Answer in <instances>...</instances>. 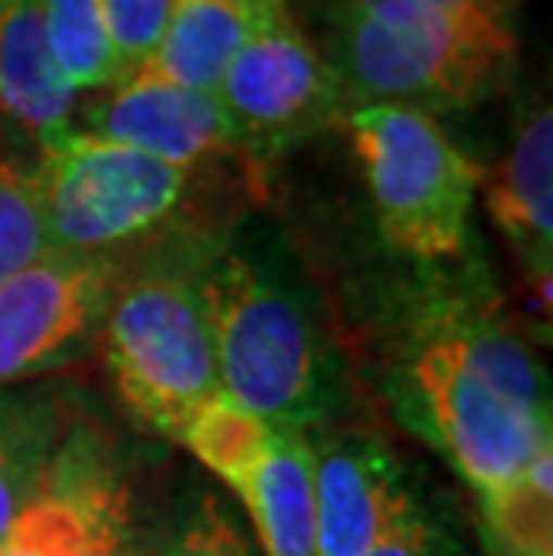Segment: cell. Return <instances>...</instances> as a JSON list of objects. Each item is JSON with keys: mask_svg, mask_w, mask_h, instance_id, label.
<instances>
[{"mask_svg": "<svg viewBox=\"0 0 553 556\" xmlns=\"http://www.w3.org/2000/svg\"><path fill=\"white\" fill-rule=\"evenodd\" d=\"M388 395L478 500L507 492L553 442L543 366L478 294H428L410 313Z\"/></svg>", "mask_w": 553, "mask_h": 556, "instance_id": "6da1fadb", "label": "cell"}, {"mask_svg": "<svg viewBox=\"0 0 553 556\" xmlns=\"http://www.w3.org/2000/svg\"><path fill=\"white\" fill-rule=\"evenodd\" d=\"M198 280L223 395L269 428H331L345 406V366L321 291L288 241L266 227L234 233L202 255Z\"/></svg>", "mask_w": 553, "mask_h": 556, "instance_id": "7a4b0ae2", "label": "cell"}, {"mask_svg": "<svg viewBox=\"0 0 553 556\" xmlns=\"http://www.w3.org/2000/svg\"><path fill=\"white\" fill-rule=\"evenodd\" d=\"M316 40L345 104H403L425 115L464 112L507 90L517 68V18L406 0H316Z\"/></svg>", "mask_w": 553, "mask_h": 556, "instance_id": "3957f363", "label": "cell"}, {"mask_svg": "<svg viewBox=\"0 0 553 556\" xmlns=\"http://www.w3.org/2000/svg\"><path fill=\"white\" fill-rule=\"evenodd\" d=\"M341 123L388 252L425 266L464 258L486 169L417 109L356 104Z\"/></svg>", "mask_w": 553, "mask_h": 556, "instance_id": "277c9868", "label": "cell"}, {"mask_svg": "<svg viewBox=\"0 0 553 556\" xmlns=\"http://www.w3.org/2000/svg\"><path fill=\"white\" fill-rule=\"evenodd\" d=\"M198 266L202 258L144 274L126 269L101 327L115 392L140 424L173 442L223 395Z\"/></svg>", "mask_w": 553, "mask_h": 556, "instance_id": "5b68a950", "label": "cell"}, {"mask_svg": "<svg viewBox=\"0 0 553 556\" xmlns=\"http://www.w3.org/2000/svg\"><path fill=\"white\" fill-rule=\"evenodd\" d=\"M40 219L51 252H126L191 208L205 169H187L68 126L37 148Z\"/></svg>", "mask_w": 553, "mask_h": 556, "instance_id": "8992f818", "label": "cell"}, {"mask_svg": "<svg viewBox=\"0 0 553 556\" xmlns=\"http://www.w3.org/2000/svg\"><path fill=\"white\" fill-rule=\"evenodd\" d=\"M216 98L252 173L259 162L305 144L349 112L335 68L299 26L291 4L259 18L241 51L230 58Z\"/></svg>", "mask_w": 553, "mask_h": 556, "instance_id": "52a82bcc", "label": "cell"}, {"mask_svg": "<svg viewBox=\"0 0 553 556\" xmlns=\"http://www.w3.org/2000/svg\"><path fill=\"white\" fill-rule=\"evenodd\" d=\"M129 258L43 252L0 283V388L79 363L101 341Z\"/></svg>", "mask_w": 553, "mask_h": 556, "instance_id": "ba28073f", "label": "cell"}, {"mask_svg": "<svg viewBox=\"0 0 553 556\" xmlns=\"http://www.w3.org/2000/svg\"><path fill=\"white\" fill-rule=\"evenodd\" d=\"M0 556H137L129 484L90 445L62 442L0 535Z\"/></svg>", "mask_w": 553, "mask_h": 556, "instance_id": "9c48e42d", "label": "cell"}, {"mask_svg": "<svg viewBox=\"0 0 553 556\" xmlns=\"http://www.w3.org/2000/svg\"><path fill=\"white\" fill-rule=\"evenodd\" d=\"M305 438L313 453L316 556H367L425 510L403 464L381 438L356 431Z\"/></svg>", "mask_w": 553, "mask_h": 556, "instance_id": "30bf717a", "label": "cell"}, {"mask_svg": "<svg viewBox=\"0 0 553 556\" xmlns=\"http://www.w3.org/2000/svg\"><path fill=\"white\" fill-rule=\"evenodd\" d=\"M76 115V129H84V134L115 140V144L144 151V155L173 165H187V169L241 159L230 119L216 93L180 87V83L148 73V68L126 76L115 87L79 98Z\"/></svg>", "mask_w": 553, "mask_h": 556, "instance_id": "8fae6325", "label": "cell"}, {"mask_svg": "<svg viewBox=\"0 0 553 556\" xmlns=\"http://www.w3.org/2000/svg\"><path fill=\"white\" fill-rule=\"evenodd\" d=\"M481 201L521 266L528 291L550 309L553 280V115L546 98L525 104L503 159L481 180Z\"/></svg>", "mask_w": 553, "mask_h": 556, "instance_id": "7c38bea8", "label": "cell"}, {"mask_svg": "<svg viewBox=\"0 0 553 556\" xmlns=\"http://www.w3.org/2000/svg\"><path fill=\"white\" fill-rule=\"evenodd\" d=\"M76 104L47 51L40 0H0V137L40 148L73 126Z\"/></svg>", "mask_w": 553, "mask_h": 556, "instance_id": "4fadbf2b", "label": "cell"}, {"mask_svg": "<svg viewBox=\"0 0 553 556\" xmlns=\"http://www.w3.org/2000/svg\"><path fill=\"white\" fill-rule=\"evenodd\" d=\"M255 525L259 556H316L310 438L274 428L249 484L238 492Z\"/></svg>", "mask_w": 553, "mask_h": 556, "instance_id": "5bb4252c", "label": "cell"}, {"mask_svg": "<svg viewBox=\"0 0 553 556\" xmlns=\"http://www.w3.org/2000/svg\"><path fill=\"white\" fill-rule=\"evenodd\" d=\"M291 0H180L155 58L144 65L180 87L216 93L230 58L266 11Z\"/></svg>", "mask_w": 553, "mask_h": 556, "instance_id": "9a60e30c", "label": "cell"}, {"mask_svg": "<svg viewBox=\"0 0 553 556\" xmlns=\"http://www.w3.org/2000/svg\"><path fill=\"white\" fill-rule=\"evenodd\" d=\"M58 448V413L40 399H0V535L29 503L51 470Z\"/></svg>", "mask_w": 553, "mask_h": 556, "instance_id": "2e32d148", "label": "cell"}, {"mask_svg": "<svg viewBox=\"0 0 553 556\" xmlns=\"http://www.w3.org/2000/svg\"><path fill=\"white\" fill-rule=\"evenodd\" d=\"M43 37L58 73L79 98L123 83L101 0H40Z\"/></svg>", "mask_w": 553, "mask_h": 556, "instance_id": "e0dca14e", "label": "cell"}, {"mask_svg": "<svg viewBox=\"0 0 553 556\" xmlns=\"http://www.w3.org/2000/svg\"><path fill=\"white\" fill-rule=\"evenodd\" d=\"M269 424L241 409L230 395H216L205 409L194 413V420L180 431L176 442L191 448V456L205 470L227 484L238 495L249 484L252 470L263 459L269 445Z\"/></svg>", "mask_w": 553, "mask_h": 556, "instance_id": "ac0fdd59", "label": "cell"}, {"mask_svg": "<svg viewBox=\"0 0 553 556\" xmlns=\"http://www.w3.org/2000/svg\"><path fill=\"white\" fill-rule=\"evenodd\" d=\"M144 556H259V546L241 517L216 492L202 489L176 506Z\"/></svg>", "mask_w": 553, "mask_h": 556, "instance_id": "d6986e66", "label": "cell"}, {"mask_svg": "<svg viewBox=\"0 0 553 556\" xmlns=\"http://www.w3.org/2000/svg\"><path fill=\"white\" fill-rule=\"evenodd\" d=\"M43 252H51V244L43 233L33 165L15 151H0V283L37 263Z\"/></svg>", "mask_w": 553, "mask_h": 556, "instance_id": "ffe728a7", "label": "cell"}, {"mask_svg": "<svg viewBox=\"0 0 553 556\" xmlns=\"http://www.w3.org/2000/svg\"><path fill=\"white\" fill-rule=\"evenodd\" d=\"M180 0H101L104 26L123 65V76L140 73L155 58Z\"/></svg>", "mask_w": 553, "mask_h": 556, "instance_id": "44dd1931", "label": "cell"}, {"mask_svg": "<svg viewBox=\"0 0 553 556\" xmlns=\"http://www.w3.org/2000/svg\"><path fill=\"white\" fill-rule=\"evenodd\" d=\"M367 556H470L461 539L453 535L442 520L428 514V506L420 510L410 525H403L395 535H388L381 546H374Z\"/></svg>", "mask_w": 553, "mask_h": 556, "instance_id": "7402d4cb", "label": "cell"}, {"mask_svg": "<svg viewBox=\"0 0 553 556\" xmlns=\"http://www.w3.org/2000/svg\"><path fill=\"white\" fill-rule=\"evenodd\" d=\"M341 4H385V0H341ZM406 4L481 11V15H497V18H517V4H521V0H406Z\"/></svg>", "mask_w": 553, "mask_h": 556, "instance_id": "603a6c76", "label": "cell"}]
</instances>
